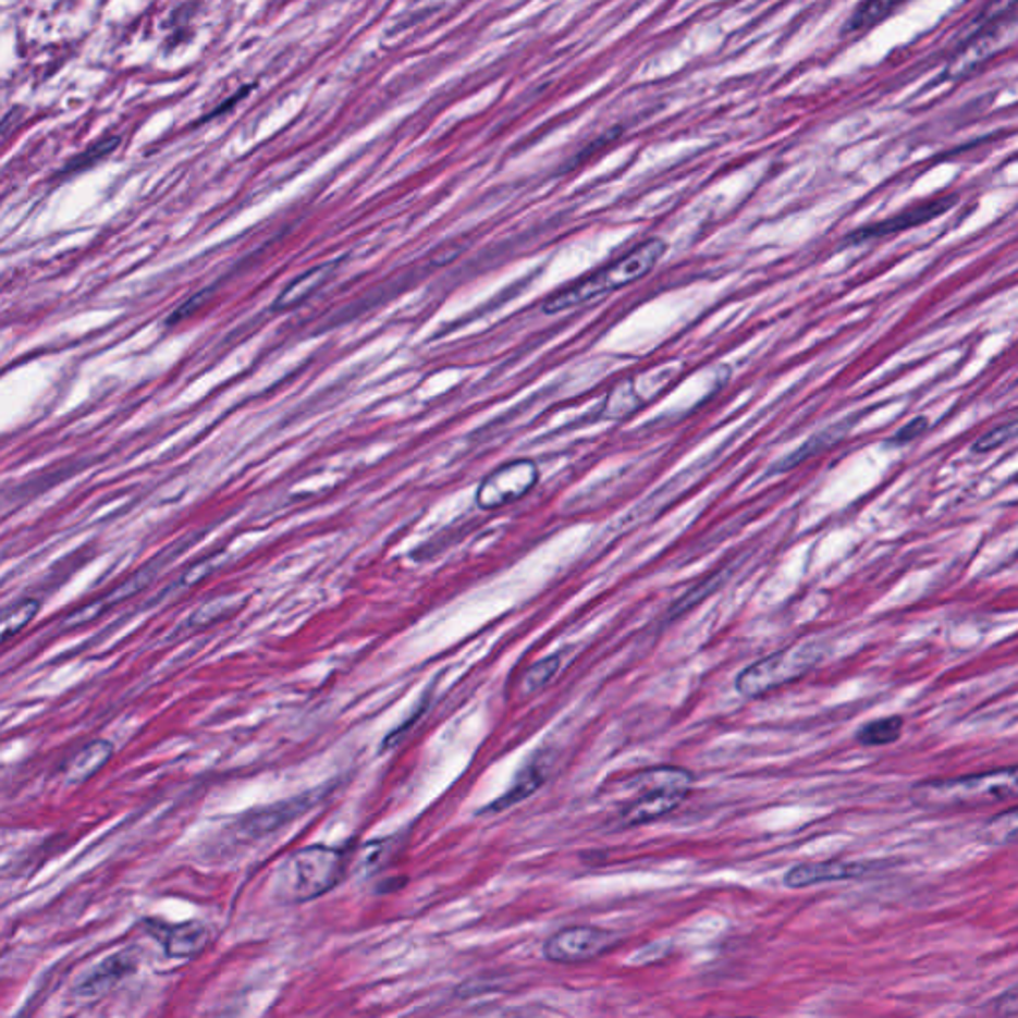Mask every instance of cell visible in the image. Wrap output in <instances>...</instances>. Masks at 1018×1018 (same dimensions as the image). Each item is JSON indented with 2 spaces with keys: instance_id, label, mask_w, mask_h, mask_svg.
Instances as JSON below:
<instances>
[{
  "instance_id": "obj_1",
  "label": "cell",
  "mask_w": 1018,
  "mask_h": 1018,
  "mask_svg": "<svg viewBox=\"0 0 1018 1018\" xmlns=\"http://www.w3.org/2000/svg\"><path fill=\"white\" fill-rule=\"evenodd\" d=\"M1015 798H1018V764L955 778L925 780L909 792L913 806L929 812L977 810Z\"/></svg>"
},
{
  "instance_id": "obj_2",
  "label": "cell",
  "mask_w": 1018,
  "mask_h": 1018,
  "mask_svg": "<svg viewBox=\"0 0 1018 1018\" xmlns=\"http://www.w3.org/2000/svg\"><path fill=\"white\" fill-rule=\"evenodd\" d=\"M664 252H666V243L663 240L659 237L647 240L641 245H637L633 252L615 259L613 263L605 265L593 271L591 275L584 277L581 281L561 289L560 293H555L550 301H545L543 310L550 315L563 312V310L591 303L596 298L605 297L606 293L630 285L647 273H651L652 267L659 263Z\"/></svg>"
},
{
  "instance_id": "obj_3",
  "label": "cell",
  "mask_w": 1018,
  "mask_h": 1018,
  "mask_svg": "<svg viewBox=\"0 0 1018 1018\" xmlns=\"http://www.w3.org/2000/svg\"><path fill=\"white\" fill-rule=\"evenodd\" d=\"M346 856L336 847H303L291 854L277 873V892L286 904H305L334 890L344 878Z\"/></svg>"
},
{
  "instance_id": "obj_4",
  "label": "cell",
  "mask_w": 1018,
  "mask_h": 1018,
  "mask_svg": "<svg viewBox=\"0 0 1018 1018\" xmlns=\"http://www.w3.org/2000/svg\"><path fill=\"white\" fill-rule=\"evenodd\" d=\"M824 649L818 642H798L746 666L736 676V690L744 698H762L808 675L822 661Z\"/></svg>"
},
{
  "instance_id": "obj_5",
  "label": "cell",
  "mask_w": 1018,
  "mask_h": 1018,
  "mask_svg": "<svg viewBox=\"0 0 1018 1018\" xmlns=\"http://www.w3.org/2000/svg\"><path fill=\"white\" fill-rule=\"evenodd\" d=\"M630 786H641L642 794L621 812V824L637 827L664 818L687 800L692 776L683 768H652L630 778Z\"/></svg>"
},
{
  "instance_id": "obj_6",
  "label": "cell",
  "mask_w": 1018,
  "mask_h": 1018,
  "mask_svg": "<svg viewBox=\"0 0 1018 1018\" xmlns=\"http://www.w3.org/2000/svg\"><path fill=\"white\" fill-rule=\"evenodd\" d=\"M613 945L615 933L606 929L589 925L565 927L545 941L543 955L548 961L573 965L597 959L606 950L613 949Z\"/></svg>"
},
{
  "instance_id": "obj_7",
  "label": "cell",
  "mask_w": 1018,
  "mask_h": 1018,
  "mask_svg": "<svg viewBox=\"0 0 1018 1018\" xmlns=\"http://www.w3.org/2000/svg\"><path fill=\"white\" fill-rule=\"evenodd\" d=\"M538 466L531 459H515L492 471L478 488L476 500L481 510H498L522 500L538 483Z\"/></svg>"
},
{
  "instance_id": "obj_8",
  "label": "cell",
  "mask_w": 1018,
  "mask_h": 1018,
  "mask_svg": "<svg viewBox=\"0 0 1018 1018\" xmlns=\"http://www.w3.org/2000/svg\"><path fill=\"white\" fill-rule=\"evenodd\" d=\"M955 204H957V197H955V195H945V197L929 199V201L909 207V209H905L902 213L885 219V221L873 223V225H868V228H861V230L856 231L854 235H849V240L847 241H849V243H859V241L866 240H880V237H887V235H893V233L913 230V228H919V225H923V223L931 221V219L947 213Z\"/></svg>"
},
{
  "instance_id": "obj_9",
  "label": "cell",
  "mask_w": 1018,
  "mask_h": 1018,
  "mask_svg": "<svg viewBox=\"0 0 1018 1018\" xmlns=\"http://www.w3.org/2000/svg\"><path fill=\"white\" fill-rule=\"evenodd\" d=\"M880 866L871 861H839V859L810 861V863L794 866L786 873L784 883L792 890H801V887H812V885L832 883V881L858 880V878L871 875Z\"/></svg>"
},
{
  "instance_id": "obj_10",
  "label": "cell",
  "mask_w": 1018,
  "mask_h": 1018,
  "mask_svg": "<svg viewBox=\"0 0 1018 1018\" xmlns=\"http://www.w3.org/2000/svg\"><path fill=\"white\" fill-rule=\"evenodd\" d=\"M139 953L136 949H124L112 957L103 959L94 967L81 983L76 984V995L84 1001H98L108 995L115 984L122 983L127 974H134L138 969Z\"/></svg>"
},
{
  "instance_id": "obj_11",
  "label": "cell",
  "mask_w": 1018,
  "mask_h": 1018,
  "mask_svg": "<svg viewBox=\"0 0 1018 1018\" xmlns=\"http://www.w3.org/2000/svg\"><path fill=\"white\" fill-rule=\"evenodd\" d=\"M148 929L158 937L161 947L172 959H192L204 953L209 943V927L201 921H185L180 925L149 923Z\"/></svg>"
},
{
  "instance_id": "obj_12",
  "label": "cell",
  "mask_w": 1018,
  "mask_h": 1018,
  "mask_svg": "<svg viewBox=\"0 0 1018 1018\" xmlns=\"http://www.w3.org/2000/svg\"><path fill=\"white\" fill-rule=\"evenodd\" d=\"M312 800L309 796H298L293 800L279 801L263 810L245 813L237 822V834L245 835L247 839H257L263 835L273 834L283 825L291 824L295 818L309 808Z\"/></svg>"
},
{
  "instance_id": "obj_13",
  "label": "cell",
  "mask_w": 1018,
  "mask_h": 1018,
  "mask_svg": "<svg viewBox=\"0 0 1018 1018\" xmlns=\"http://www.w3.org/2000/svg\"><path fill=\"white\" fill-rule=\"evenodd\" d=\"M339 261H327V263L317 265L309 269L307 273L297 277L293 283L281 291V295L275 298L271 310L275 312H286V310L297 309L305 301H309L317 291L331 281L334 273L339 271Z\"/></svg>"
},
{
  "instance_id": "obj_14",
  "label": "cell",
  "mask_w": 1018,
  "mask_h": 1018,
  "mask_svg": "<svg viewBox=\"0 0 1018 1018\" xmlns=\"http://www.w3.org/2000/svg\"><path fill=\"white\" fill-rule=\"evenodd\" d=\"M114 755V744L110 740H93L84 744L78 752L70 756L62 764V776L69 784H84L98 774Z\"/></svg>"
},
{
  "instance_id": "obj_15",
  "label": "cell",
  "mask_w": 1018,
  "mask_h": 1018,
  "mask_svg": "<svg viewBox=\"0 0 1018 1018\" xmlns=\"http://www.w3.org/2000/svg\"><path fill=\"white\" fill-rule=\"evenodd\" d=\"M905 0H863L856 11L851 12L844 33L859 35L868 33L875 24L883 23L892 12L897 11Z\"/></svg>"
},
{
  "instance_id": "obj_16",
  "label": "cell",
  "mask_w": 1018,
  "mask_h": 1018,
  "mask_svg": "<svg viewBox=\"0 0 1018 1018\" xmlns=\"http://www.w3.org/2000/svg\"><path fill=\"white\" fill-rule=\"evenodd\" d=\"M904 716H887L880 721H871L863 724L856 734V740L866 748H878V746H890L897 743L904 734Z\"/></svg>"
},
{
  "instance_id": "obj_17",
  "label": "cell",
  "mask_w": 1018,
  "mask_h": 1018,
  "mask_svg": "<svg viewBox=\"0 0 1018 1018\" xmlns=\"http://www.w3.org/2000/svg\"><path fill=\"white\" fill-rule=\"evenodd\" d=\"M541 784H543V774L538 772V768H527L526 772L517 778L514 786L507 789L500 800L493 801L488 808H483L481 812L495 813L507 810L510 806H514L517 801L526 800L527 796L533 794Z\"/></svg>"
},
{
  "instance_id": "obj_18",
  "label": "cell",
  "mask_w": 1018,
  "mask_h": 1018,
  "mask_svg": "<svg viewBox=\"0 0 1018 1018\" xmlns=\"http://www.w3.org/2000/svg\"><path fill=\"white\" fill-rule=\"evenodd\" d=\"M981 837L991 846L1018 844V808L991 818L981 830Z\"/></svg>"
},
{
  "instance_id": "obj_19",
  "label": "cell",
  "mask_w": 1018,
  "mask_h": 1018,
  "mask_svg": "<svg viewBox=\"0 0 1018 1018\" xmlns=\"http://www.w3.org/2000/svg\"><path fill=\"white\" fill-rule=\"evenodd\" d=\"M40 611V601L38 599H23L19 603L9 606L2 615V641H11L14 635H19L21 630L26 629L30 625V621L38 615Z\"/></svg>"
},
{
  "instance_id": "obj_20",
  "label": "cell",
  "mask_w": 1018,
  "mask_h": 1018,
  "mask_svg": "<svg viewBox=\"0 0 1018 1018\" xmlns=\"http://www.w3.org/2000/svg\"><path fill=\"white\" fill-rule=\"evenodd\" d=\"M120 144V138H103L100 142H94L90 148L84 149L78 156H74L72 160L60 170V175H72V173L84 172L88 168H93L94 163L102 161L103 158H108Z\"/></svg>"
},
{
  "instance_id": "obj_21",
  "label": "cell",
  "mask_w": 1018,
  "mask_h": 1018,
  "mask_svg": "<svg viewBox=\"0 0 1018 1018\" xmlns=\"http://www.w3.org/2000/svg\"><path fill=\"white\" fill-rule=\"evenodd\" d=\"M560 654H553V657H548V659H541L539 663L529 666L526 671V675L522 678V690L526 695H531V692H538L543 687H548L551 680L557 675L560 671Z\"/></svg>"
},
{
  "instance_id": "obj_22",
  "label": "cell",
  "mask_w": 1018,
  "mask_h": 1018,
  "mask_svg": "<svg viewBox=\"0 0 1018 1018\" xmlns=\"http://www.w3.org/2000/svg\"><path fill=\"white\" fill-rule=\"evenodd\" d=\"M240 606V597L237 596L218 597V599L209 601L206 605L199 606L195 611L194 617L189 618V623L194 627H206V625H211L219 618L228 617L233 611H237Z\"/></svg>"
},
{
  "instance_id": "obj_23",
  "label": "cell",
  "mask_w": 1018,
  "mask_h": 1018,
  "mask_svg": "<svg viewBox=\"0 0 1018 1018\" xmlns=\"http://www.w3.org/2000/svg\"><path fill=\"white\" fill-rule=\"evenodd\" d=\"M1018 438V420H1013V422L1003 424V426H996L991 432L981 436L972 450L977 454H984V452H991V450H996V447L1007 444L1010 440Z\"/></svg>"
},
{
  "instance_id": "obj_24",
  "label": "cell",
  "mask_w": 1018,
  "mask_h": 1018,
  "mask_svg": "<svg viewBox=\"0 0 1018 1018\" xmlns=\"http://www.w3.org/2000/svg\"><path fill=\"white\" fill-rule=\"evenodd\" d=\"M1018 7V0H991L986 7H984L983 12L979 14L977 19V24L981 26H991V24L1001 21L1003 16H1007L1008 12L1015 11Z\"/></svg>"
},
{
  "instance_id": "obj_25",
  "label": "cell",
  "mask_w": 1018,
  "mask_h": 1018,
  "mask_svg": "<svg viewBox=\"0 0 1018 1018\" xmlns=\"http://www.w3.org/2000/svg\"><path fill=\"white\" fill-rule=\"evenodd\" d=\"M209 293H211V291L206 289V291H201V293H197V295H192V297L185 301L184 305H180L177 309L173 310L172 315H170V319L165 322H168L170 327H173V324H177V322L185 321L187 317H192L195 310L201 309V305L206 303Z\"/></svg>"
},
{
  "instance_id": "obj_26",
  "label": "cell",
  "mask_w": 1018,
  "mask_h": 1018,
  "mask_svg": "<svg viewBox=\"0 0 1018 1018\" xmlns=\"http://www.w3.org/2000/svg\"><path fill=\"white\" fill-rule=\"evenodd\" d=\"M927 428H929V420L925 416H917L911 422H907V426H904L897 434L893 436V444H907L911 440H916L917 436L923 434Z\"/></svg>"
},
{
  "instance_id": "obj_27",
  "label": "cell",
  "mask_w": 1018,
  "mask_h": 1018,
  "mask_svg": "<svg viewBox=\"0 0 1018 1018\" xmlns=\"http://www.w3.org/2000/svg\"><path fill=\"white\" fill-rule=\"evenodd\" d=\"M213 569H216L213 560L199 561V563H195L192 569H187V572L182 575V585H185V587L195 585L197 581H201L206 575H209V573L213 572Z\"/></svg>"
}]
</instances>
